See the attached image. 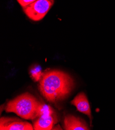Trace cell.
<instances>
[{
    "mask_svg": "<svg viewBox=\"0 0 115 130\" xmlns=\"http://www.w3.org/2000/svg\"><path fill=\"white\" fill-rule=\"evenodd\" d=\"M71 104L75 106L78 111L87 115L91 123L93 117L90 104L87 96L84 92H81L76 95L71 102Z\"/></svg>",
    "mask_w": 115,
    "mask_h": 130,
    "instance_id": "obj_6",
    "label": "cell"
},
{
    "mask_svg": "<svg viewBox=\"0 0 115 130\" xmlns=\"http://www.w3.org/2000/svg\"><path fill=\"white\" fill-rule=\"evenodd\" d=\"M57 117L52 108L43 104L40 115L34 122L35 130H50L57 123Z\"/></svg>",
    "mask_w": 115,
    "mask_h": 130,
    "instance_id": "obj_4",
    "label": "cell"
},
{
    "mask_svg": "<svg viewBox=\"0 0 115 130\" xmlns=\"http://www.w3.org/2000/svg\"><path fill=\"white\" fill-rule=\"evenodd\" d=\"M38 87L41 94L48 101L56 103L68 96L74 87V82L68 74L52 70L42 74Z\"/></svg>",
    "mask_w": 115,
    "mask_h": 130,
    "instance_id": "obj_1",
    "label": "cell"
},
{
    "mask_svg": "<svg viewBox=\"0 0 115 130\" xmlns=\"http://www.w3.org/2000/svg\"><path fill=\"white\" fill-rule=\"evenodd\" d=\"M1 130H33V126L27 121L17 118L2 117L0 120Z\"/></svg>",
    "mask_w": 115,
    "mask_h": 130,
    "instance_id": "obj_5",
    "label": "cell"
},
{
    "mask_svg": "<svg viewBox=\"0 0 115 130\" xmlns=\"http://www.w3.org/2000/svg\"><path fill=\"white\" fill-rule=\"evenodd\" d=\"M54 3V0H36L23 7V9L25 15L30 19L38 21L45 16Z\"/></svg>",
    "mask_w": 115,
    "mask_h": 130,
    "instance_id": "obj_3",
    "label": "cell"
},
{
    "mask_svg": "<svg viewBox=\"0 0 115 130\" xmlns=\"http://www.w3.org/2000/svg\"><path fill=\"white\" fill-rule=\"evenodd\" d=\"M43 104L34 95L26 92L8 102L5 110L24 119L34 120L40 115Z\"/></svg>",
    "mask_w": 115,
    "mask_h": 130,
    "instance_id": "obj_2",
    "label": "cell"
},
{
    "mask_svg": "<svg viewBox=\"0 0 115 130\" xmlns=\"http://www.w3.org/2000/svg\"><path fill=\"white\" fill-rule=\"evenodd\" d=\"M35 1L36 0H17V2L22 7H24L31 4Z\"/></svg>",
    "mask_w": 115,
    "mask_h": 130,
    "instance_id": "obj_9",
    "label": "cell"
},
{
    "mask_svg": "<svg viewBox=\"0 0 115 130\" xmlns=\"http://www.w3.org/2000/svg\"><path fill=\"white\" fill-rule=\"evenodd\" d=\"M63 125L66 130L90 129L84 120L71 115H68L65 117Z\"/></svg>",
    "mask_w": 115,
    "mask_h": 130,
    "instance_id": "obj_7",
    "label": "cell"
},
{
    "mask_svg": "<svg viewBox=\"0 0 115 130\" xmlns=\"http://www.w3.org/2000/svg\"><path fill=\"white\" fill-rule=\"evenodd\" d=\"M31 75H32V77H33V78L36 81L40 80L43 74L41 73V69L38 67L33 69L31 70Z\"/></svg>",
    "mask_w": 115,
    "mask_h": 130,
    "instance_id": "obj_8",
    "label": "cell"
}]
</instances>
